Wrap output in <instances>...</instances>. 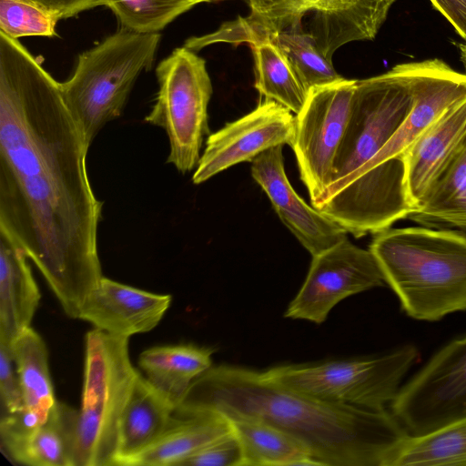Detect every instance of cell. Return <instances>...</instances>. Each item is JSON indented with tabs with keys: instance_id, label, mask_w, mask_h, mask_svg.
<instances>
[{
	"instance_id": "6da1fadb",
	"label": "cell",
	"mask_w": 466,
	"mask_h": 466,
	"mask_svg": "<svg viewBox=\"0 0 466 466\" xmlns=\"http://www.w3.org/2000/svg\"><path fill=\"white\" fill-rule=\"evenodd\" d=\"M88 147L60 83L17 39L0 33V228L73 319L103 278V203L89 182Z\"/></svg>"
},
{
	"instance_id": "7a4b0ae2",
	"label": "cell",
	"mask_w": 466,
	"mask_h": 466,
	"mask_svg": "<svg viewBox=\"0 0 466 466\" xmlns=\"http://www.w3.org/2000/svg\"><path fill=\"white\" fill-rule=\"evenodd\" d=\"M199 412L274 426L303 443L322 466H386L409 435L387 410L323 401L276 383L263 371L232 365L198 376L174 413Z\"/></svg>"
},
{
	"instance_id": "3957f363",
	"label": "cell",
	"mask_w": 466,
	"mask_h": 466,
	"mask_svg": "<svg viewBox=\"0 0 466 466\" xmlns=\"http://www.w3.org/2000/svg\"><path fill=\"white\" fill-rule=\"evenodd\" d=\"M374 235L369 249L409 317L438 321L466 310L463 232L410 227Z\"/></svg>"
},
{
	"instance_id": "277c9868",
	"label": "cell",
	"mask_w": 466,
	"mask_h": 466,
	"mask_svg": "<svg viewBox=\"0 0 466 466\" xmlns=\"http://www.w3.org/2000/svg\"><path fill=\"white\" fill-rule=\"evenodd\" d=\"M412 105L408 63L397 65L384 74L357 80L350 120L334 160L330 182L312 205L348 233L374 160Z\"/></svg>"
},
{
	"instance_id": "5b68a950",
	"label": "cell",
	"mask_w": 466,
	"mask_h": 466,
	"mask_svg": "<svg viewBox=\"0 0 466 466\" xmlns=\"http://www.w3.org/2000/svg\"><path fill=\"white\" fill-rule=\"evenodd\" d=\"M412 107L374 160L360 198L355 225L377 233L415 212L406 189L404 153L451 106L466 97V73L439 58L408 63Z\"/></svg>"
},
{
	"instance_id": "8992f818",
	"label": "cell",
	"mask_w": 466,
	"mask_h": 466,
	"mask_svg": "<svg viewBox=\"0 0 466 466\" xmlns=\"http://www.w3.org/2000/svg\"><path fill=\"white\" fill-rule=\"evenodd\" d=\"M159 41V33L123 27L82 53L71 77L60 83L88 146L107 122L121 115L137 78L151 68Z\"/></svg>"
},
{
	"instance_id": "52a82bcc",
	"label": "cell",
	"mask_w": 466,
	"mask_h": 466,
	"mask_svg": "<svg viewBox=\"0 0 466 466\" xmlns=\"http://www.w3.org/2000/svg\"><path fill=\"white\" fill-rule=\"evenodd\" d=\"M128 339L95 328L86 335L75 466H115L119 418L138 371Z\"/></svg>"
},
{
	"instance_id": "ba28073f",
	"label": "cell",
	"mask_w": 466,
	"mask_h": 466,
	"mask_svg": "<svg viewBox=\"0 0 466 466\" xmlns=\"http://www.w3.org/2000/svg\"><path fill=\"white\" fill-rule=\"evenodd\" d=\"M418 359L417 348L407 344L379 357L279 365L263 373L276 383L323 401L381 410L396 399Z\"/></svg>"
},
{
	"instance_id": "9c48e42d",
	"label": "cell",
	"mask_w": 466,
	"mask_h": 466,
	"mask_svg": "<svg viewBox=\"0 0 466 466\" xmlns=\"http://www.w3.org/2000/svg\"><path fill=\"white\" fill-rule=\"evenodd\" d=\"M158 92L145 121L162 127L169 140L167 163L179 172L197 167L208 133L212 85L206 62L187 47L176 48L156 69Z\"/></svg>"
},
{
	"instance_id": "30bf717a",
	"label": "cell",
	"mask_w": 466,
	"mask_h": 466,
	"mask_svg": "<svg viewBox=\"0 0 466 466\" xmlns=\"http://www.w3.org/2000/svg\"><path fill=\"white\" fill-rule=\"evenodd\" d=\"M356 83L342 77L311 88L295 116L290 147L312 205L330 182L334 160L350 120Z\"/></svg>"
},
{
	"instance_id": "8fae6325",
	"label": "cell",
	"mask_w": 466,
	"mask_h": 466,
	"mask_svg": "<svg viewBox=\"0 0 466 466\" xmlns=\"http://www.w3.org/2000/svg\"><path fill=\"white\" fill-rule=\"evenodd\" d=\"M410 435L466 416V336L436 352L390 405Z\"/></svg>"
},
{
	"instance_id": "7c38bea8",
	"label": "cell",
	"mask_w": 466,
	"mask_h": 466,
	"mask_svg": "<svg viewBox=\"0 0 466 466\" xmlns=\"http://www.w3.org/2000/svg\"><path fill=\"white\" fill-rule=\"evenodd\" d=\"M385 284L371 251L347 238L312 256L305 281L284 316L320 324L342 299Z\"/></svg>"
},
{
	"instance_id": "4fadbf2b",
	"label": "cell",
	"mask_w": 466,
	"mask_h": 466,
	"mask_svg": "<svg viewBox=\"0 0 466 466\" xmlns=\"http://www.w3.org/2000/svg\"><path fill=\"white\" fill-rule=\"evenodd\" d=\"M295 116L285 106L267 99L242 117L208 136L192 177L201 184L225 169L256 157L276 146H291Z\"/></svg>"
},
{
	"instance_id": "5bb4252c",
	"label": "cell",
	"mask_w": 466,
	"mask_h": 466,
	"mask_svg": "<svg viewBox=\"0 0 466 466\" xmlns=\"http://www.w3.org/2000/svg\"><path fill=\"white\" fill-rule=\"evenodd\" d=\"M282 147H273L256 157L250 162L251 176L268 197L283 224L315 256L347 239L348 232L309 206L293 189L285 172Z\"/></svg>"
},
{
	"instance_id": "9a60e30c",
	"label": "cell",
	"mask_w": 466,
	"mask_h": 466,
	"mask_svg": "<svg viewBox=\"0 0 466 466\" xmlns=\"http://www.w3.org/2000/svg\"><path fill=\"white\" fill-rule=\"evenodd\" d=\"M77 414L78 410L57 400L38 426L19 413L1 415V450L18 464L75 466Z\"/></svg>"
},
{
	"instance_id": "2e32d148",
	"label": "cell",
	"mask_w": 466,
	"mask_h": 466,
	"mask_svg": "<svg viewBox=\"0 0 466 466\" xmlns=\"http://www.w3.org/2000/svg\"><path fill=\"white\" fill-rule=\"evenodd\" d=\"M466 143V97L447 108L405 151L406 189L417 212Z\"/></svg>"
},
{
	"instance_id": "e0dca14e",
	"label": "cell",
	"mask_w": 466,
	"mask_h": 466,
	"mask_svg": "<svg viewBox=\"0 0 466 466\" xmlns=\"http://www.w3.org/2000/svg\"><path fill=\"white\" fill-rule=\"evenodd\" d=\"M171 300L170 295L152 293L103 277L86 299L78 319L95 329L129 338L157 326Z\"/></svg>"
},
{
	"instance_id": "ac0fdd59",
	"label": "cell",
	"mask_w": 466,
	"mask_h": 466,
	"mask_svg": "<svg viewBox=\"0 0 466 466\" xmlns=\"http://www.w3.org/2000/svg\"><path fill=\"white\" fill-rule=\"evenodd\" d=\"M394 2L319 0L309 13L310 20L304 30L312 35L324 56L332 61L335 51L343 45L374 39Z\"/></svg>"
},
{
	"instance_id": "d6986e66",
	"label": "cell",
	"mask_w": 466,
	"mask_h": 466,
	"mask_svg": "<svg viewBox=\"0 0 466 466\" xmlns=\"http://www.w3.org/2000/svg\"><path fill=\"white\" fill-rule=\"evenodd\" d=\"M25 250L0 228V340L29 328L41 298Z\"/></svg>"
},
{
	"instance_id": "ffe728a7",
	"label": "cell",
	"mask_w": 466,
	"mask_h": 466,
	"mask_svg": "<svg viewBox=\"0 0 466 466\" xmlns=\"http://www.w3.org/2000/svg\"><path fill=\"white\" fill-rule=\"evenodd\" d=\"M175 407L137 371L122 410L115 466L149 447L171 420Z\"/></svg>"
},
{
	"instance_id": "44dd1931",
	"label": "cell",
	"mask_w": 466,
	"mask_h": 466,
	"mask_svg": "<svg viewBox=\"0 0 466 466\" xmlns=\"http://www.w3.org/2000/svg\"><path fill=\"white\" fill-rule=\"evenodd\" d=\"M231 431L229 420L216 412L174 413L157 441L124 466H178L186 458Z\"/></svg>"
},
{
	"instance_id": "7402d4cb",
	"label": "cell",
	"mask_w": 466,
	"mask_h": 466,
	"mask_svg": "<svg viewBox=\"0 0 466 466\" xmlns=\"http://www.w3.org/2000/svg\"><path fill=\"white\" fill-rule=\"evenodd\" d=\"M213 352L194 344L156 346L140 353L138 364L149 383L176 410L191 383L212 367Z\"/></svg>"
},
{
	"instance_id": "603a6c76",
	"label": "cell",
	"mask_w": 466,
	"mask_h": 466,
	"mask_svg": "<svg viewBox=\"0 0 466 466\" xmlns=\"http://www.w3.org/2000/svg\"><path fill=\"white\" fill-rule=\"evenodd\" d=\"M229 421L241 447V466L320 465L303 443L274 426L250 419Z\"/></svg>"
},
{
	"instance_id": "cb8c5ba5",
	"label": "cell",
	"mask_w": 466,
	"mask_h": 466,
	"mask_svg": "<svg viewBox=\"0 0 466 466\" xmlns=\"http://www.w3.org/2000/svg\"><path fill=\"white\" fill-rule=\"evenodd\" d=\"M20 380L25 408L45 422L56 403L48 365V350L42 337L31 327L9 345Z\"/></svg>"
},
{
	"instance_id": "d4e9b609",
	"label": "cell",
	"mask_w": 466,
	"mask_h": 466,
	"mask_svg": "<svg viewBox=\"0 0 466 466\" xmlns=\"http://www.w3.org/2000/svg\"><path fill=\"white\" fill-rule=\"evenodd\" d=\"M466 466V416L420 435H408L386 466Z\"/></svg>"
},
{
	"instance_id": "484cf974",
	"label": "cell",
	"mask_w": 466,
	"mask_h": 466,
	"mask_svg": "<svg viewBox=\"0 0 466 466\" xmlns=\"http://www.w3.org/2000/svg\"><path fill=\"white\" fill-rule=\"evenodd\" d=\"M256 72V89L297 115L304 106L305 89L284 54L267 38L251 46Z\"/></svg>"
},
{
	"instance_id": "4316f807",
	"label": "cell",
	"mask_w": 466,
	"mask_h": 466,
	"mask_svg": "<svg viewBox=\"0 0 466 466\" xmlns=\"http://www.w3.org/2000/svg\"><path fill=\"white\" fill-rule=\"evenodd\" d=\"M268 38L287 57L308 92L342 78L332 61L324 56L312 35L303 28L272 33Z\"/></svg>"
},
{
	"instance_id": "83f0119b",
	"label": "cell",
	"mask_w": 466,
	"mask_h": 466,
	"mask_svg": "<svg viewBox=\"0 0 466 466\" xmlns=\"http://www.w3.org/2000/svg\"><path fill=\"white\" fill-rule=\"evenodd\" d=\"M194 0H105L123 27L137 33H158L192 8Z\"/></svg>"
},
{
	"instance_id": "f1b7e54d",
	"label": "cell",
	"mask_w": 466,
	"mask_h": 466,
	"mask_svg": "<svg viewBox=\"0 0 466 466\" xmlns=\"http://www.w3.org/2000/svg\"><path fill=\"white\" fill-rule=\"evenodd\" d=\"M466 198V143L448 166L417 212L409 216L433 228L441 217L453 211Z\"/></svg>"
},
{
	"instance_id": "f546056e",
	"label": "cell",
	"mask_w": 466,
	"mask_h": 466,
	"mask_svg": "<svg viewBox=\"0 0 466 466\" xmlns=\"http://www.w3.org/2000/svg\"><path fill=\"white\" fill-rule=\"evenodd\" d=\"M58 19L27 0H0V32L17 39L54 36Z\"/></svg>"
},
{
	"instance_id": "4dcf8cb0",
	"label": "cell",
	"mask_w": 466,
	"mask_h": 466,
	"mask_svg": "<svg viewBox=\"0 0 466 466\" xmlns=\"http://www.w3.org/2000/svg\"><path fill=\"white\" fill-rule=\"evenodd\" d=\"M319 0H247L250 15L247 16L266 35L302 28L303 18Z\"/></svg>"
},
{
	"instance_id": "1f68e13d",
	"label": "cell",
	"mask_w": 466,
	"mask_h": 466,
	"mask_svg": "<svg viewBox=\"0 0 466 466\" xmlns=\"http://www.w3.org/2000/svg\"><path fill=\"white\" fill-rule=\"evenodd\" d=\"M267 38L268 36L254 26L248 17L239 16L235 21L223 24L214 33L188 38L184 46L194 52L218 42H227L233 45L248 43L251 46Z\"/></svg>"
},
{
	"instance_id": "d6a6232c",
	"label": "cell",
	"mask_w": 466,
	"mask_h": 466,
	"mask_svg": "<svg viewBox=\"0 0 466 466\" xmlns=\"http://www.w3.org/2000/svg\"><path fill=\"white\" fill-rule=\"evenodd\" d=\"M242 452L233 430L182 461L178 466H241Z\"/></svg>"
},
{
	"instance_id": "836d02e7",
	"label": "cell",
	"mask_w": 466,
	"mask_h": 466,
	"mask_svg": "<svg viewBox=\"0 0 466 466\" xmlns=\"http://www.w3.org/2000/svg\"><path fill=\"white\" fill-rule=\"evenodd\" d=\"M9 344L0 340V399L2 414L25 408L20 380Z\"/></svg>"
},
{
	"instance_id": "e575fe53",
	"label": "cell",
	"mask_w": 466,
	"mask_h": 466,
	"mask_svg": "<svg viewBox=\"0 0 466 466\" xmlns=\"http://www.w3.org/2000/svg\"><path fill=\"white\" fill-rule=\"evenodd\" d=\"M55 15L58 20L105 5V0H27Z\"/></svg>"
},
{
	"instance_id": "d590c367",
	"label": "cell",
	"mask_w": 466,
	"mask_h": 466,
	"mask_svg": "<svg viewBox=\"0 0 466 466\" xmlns=\"http://www.w3.org/2000/svg\"><path fill=\"white\" fill-rule=\"evenodd\" d=\"M466 42V0H430Z\"/></svg>"
},
{
	"instance_id": "8d00e7d4",
	"label": "cell",
	"mask_w": 466,
	"mask_h": 466,
	"mask_svg": "<svg viewBox=\"0 0 466 466\" xmlns=\"http://www.w3.org/2000/svg\"><path fill=\"white\" fill-rule=\"evenodd\" d=\"M456 228L466 235V198L451 213L437 220L433 228Z\"/></svg>"
},
{
	"instance_id": "74e56055",
	"label": "cell",
	"mask_w": 466,
	"mask_h": 466,
	"mask_svg": "<svg viewBox=\"0 0 466 466\" xmlns=\"http://www.w3.org/2000/svg\"><path fill=\"white\" fill-rule=\"evenodd\" d=\"M460 57L466 73V42L459 45Z\"/></svg>"
},
{
	"instance_id": "f35d334b",
	"label": "cell",
	"mask_w": 466,
	"mask_h": 466,
	"mask_svg": "<svg viewBox=\"0 0 466 466\" xmlns=\"http://www.w3.org/2000/svg\"><path fill=\"white\" fill-rule=\"evenodd\" d=\"M194 1H196L198 4L201 2H217V1H223V0H194Z\"/></svg>"
}]
</instances>
